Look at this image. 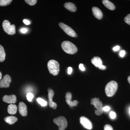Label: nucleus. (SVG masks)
Returning <instances> with one entry per match:
<instances>
[{
    "instance_id": "1",
    "label": "nucleus",
    "mask_w": 130,
    "mask_h": 130,
    "mask_svg": "<svg viewBox=\"0 0 130 130\" xmlns=\"http://www.w3.org/2000/svg\"><path fill=\"white\" fill-rule=\"evenodd\" d=\"M61 46L63 51L70 54H73L77 51V48L76 46L68 41L63 42L61 43Z\"/></svg>"
},
{
    "instance_id": "2",
    "label": "nucleus",
    "mask_w": 130,
    "mask_h": 130,
    "mask_svg": "<svg viewBox=\"0 0 130 130\" xmlns=\"http://www.w3.org/2000/svg\"><path fill=\"white\" fill-rule=\"evenodd\" d=\"M118 87V84L116 81H112L109 82L105 87V93L107 96H113L116 93Z\"/></svg>"
},
{
    "instance_id": "3",
    "label": "nucleus",
    "mask_w": 130,
    "mask_h": 130,
    "mask_svg": "<svg viewBox=\"0 0 130 130\" xmlns=\"http://www.w3.org/2000/svg\"><path fill=\"white\" fill-rule=\"evenodd\" d=\"M47 67L49 71L54 76L58 75L59 71V64L58 61L54 60H51L48 61Z\"/></svg>"
},
{
    "instance_id": "4",
    "label": "nucleus",
    "mask_w": 130,
    "mask_h": 130,
    "mask_svg": "<svg viewBox=\"0 0 130 130\" xmlns=\"http://www.w3.org/2000/svg\"><path fill=\"white\" fill-rule=\"evenodd\" d=\"M2 26L5 32L8 35H12L16 33L15 26L13 24L11 25L10 22L7 20L3 21Z\"/></svg>"
},
{
    "instance_id": "5",
    "label": "nucleus",
    "mask_w": 130,
    "mask_h": 130,
    "mask_svg": "<svg viewBox=\"0 0 130 130\" xmlns=\"http://www.w3.org/2000/svg\"><path fill=\"white\" fill-rule=\"evenodd\" d=\"M91 104L94 105L95 107L96 108L95 111V113L98 116L101 115L103 112V109L102 103L100 101V99L96 98H92L91 101Z\"/></svg>"
},
{
    "instance_id": "6",
    "label": "nucleus",
    "mask_w": 130,
    "mask_h": 130,
    "mask_svg": "<svg viewBox=\"0 0 130 130\" xmlns=\"http://www.w3.org/2000/svg\"><path fill=\"white\" fill-rule=\"evenodd\" d=\"M54 122L59 126V130H64L67 126V120L63 116L54 119Z\"/></svg>"
},
{
    "instance_id": "7",
    "label": "nucleus",
    "mask_w": 130,
    "mask_h": 130,
    "mask_svg": "<svg viewBox=\"0 0 130 130\" xmlns=\"http://www.w3.org/2000/svg\"><path fill=\"white\" fill-rule=\"evenodd\" d=\"M59 25L60 28L68 36L73 37H77V35L76 32L70 26L62 23H60Z\"/></svg>"
},
{
    "instance_id": "8",
    "label": "nucleus",
    "mask_w": 130,
    "mask_h": 130,
    "mask_svg": "<svg viewBox=\"0 0 130 130\" xmlns=\"http://www.w3.org/2000/svg\"><path fill=\"white\" fill-rule=\"evenodd\" d=\"M11 82V77L8 74L5 75L0 82V87L1 88H8L9 87L10 83Z\"/></svg>"
},
{
    "instance_id": "9",
    "label": "nucleus",
    "mask_w": 130,
    "mask_h": 130,
    "mask_svg": "<svg viewBox=\"0 0 130 130\" xmlns=\"http://www.w3.org/2000/svg\"><path fill=\"white\" fill-rule=\"evenodd\" d=\"M48 97L49 100V104L50 107L54 109H56L57 107V104L56 103L53 102V98L54 95V92L53 90L52 89L49 88L48 90Z\"/></svg>"
},
{
    "instance_id": "10",
    "label": "nucleus",
    "mask_w": 130,
    "mask_h": 130,
    "mask_svg": "<svg viewBox=\"0 0 130 130\" xmlns=\"http://www.w3.org/2000/svg\"><path fill=\"white\" fill-rule=\"evenodd\" d=\"M80 122L85 128L89 130L92 129L93 127L92 123L89 120L84 116H82L80 118Z\"/></svg>"
},
{
    "instance_id": "11",
    "label": "nucleus",
    "mask_w": 130,
    "mask_h": 130,
    "mask_svg": "<svg viewBox=\"0 0 130 130\" xmlns=\"http://www.w3.org/2000/svg\"><path fill=\"white\" fill-rule=\"evenodd\" d=\"M65 98H66V102L70 107L76 106L77 105L78 103V101L76 100H75L73 101H72V95L71 93L70 92H67L66 93Z\"/></svg>"
},
{
    "instance_id": "12",
    "label": "nucleus",
    "mask_w": 130,
    "mask_h": 130,
    "mask_svg": "<svg viewBox=\"0 0 130 130\" xmlns=\"http://www.w3.org/2000/svg\"><path fill=\"white\" fill-rule=\"evenodd\" d=\"M3 100L4 102L10 104H14L17 101L16 96L14 95H6L3 98Z\"/></svg>"
},
{
    "instance_id": "13",
    "label": "nucleus",
    "mask_w": 130,
    "mask_h": 130,
    "mask_svg": "<svg viewBox=\"0 0 130 130\" xmlns=\"http://www.w3.org/2000/svg\"><path fill=\"white\" fill-rule=\"evenodd\" d=\"M19 109L20 113L21 116H26L27 115V108L26 105L24 102L20 103L19 105Z\"/></svg>"
},
{
    "instance_id": "14",
    "label": "nucleus",
    "mask_w": 130,
    "mask_h": 130,
    "mask_svg": "<svg viewBox=\"0 0 130 130\" xmlns=\"http://www.w3.org/2000/svg\"><path fill=\"white\" fill-rule=\"evenodd\" d=\"M92 12L93 15L98 19L101 20L102 19L103 13L101 10L98 8L94 7L92 8Z\"/></svg>"
},
{
    "instance_id": "15",
    "label": "nucleus",
    "mask_w": 130,
    "mask_h": 130,
    "mask_svg": "<svg viewBox=\"0 0 130 130\" xmlns=\"http://www.w3.org/2000/svg\"><path fill=\"white\" fill-rule=\"evenodd\" d=\"M91 63L96 67L99 68L102 65V61L101 58L99 57H94L91 60Z\"/></svg>"
},
{
    "instance_id": "16",
    "label": "nucleus",
    "mask_w": 130,
    "mask_h": 130,
    "mask_svg": "<svg viewBox=\"0 0 130 130\" xmlns=\"http://www.w3.org/2000/svg\"><path fill=\"white\" fill-rule=\"evenodd\" d=\"M64 6L67 9L69 10L70 11L74 12L76 11V6L72 3H66L64 5Z\"/></svg>"
},
{
    "instance_id": "17",
    "label": "nucleus",
    "mask_w": 130,
    "mask_h": 130,
    "mask_svg": "<svg viewBox=\"0 0 130 130\" xmlns=\"http://www.w3.org/2000/svg\"><path fill=\"white\" fill-rule=\"evenodd\" d=\"M17 107L14 104H10L8 107L7 111L8 113L11 115L15 114L17 112Z\"/></svg>"
},
{
    "instance_id": "18",
    "label": "nucleus",
    "mask_w": 130,
    "mask_h": 130,
    "mask_svg": "<svg viewBox=\"0 0 130 130\" xmlns=\"http://www.w3.org/2000/svg\"><path fill=\"white\" fill-rule=\"evenodd\" d=\"M5 121L8 124L12 125L16 123L18 121V119L16 117L13 116H9L6 117L5 118Z\"/></svg>"
},
{
    "instance_id": "19",
    "label": "nucleus",
    "mask_w": 130,
    "mask_h": 130,
    "mask_svg": "<svg viewBox=\"0 0 130 130\" xmlns=\"http://www.w3.org/2000/svg\"><path fill=\"white\" fill-rule=\"evenodd\" d=\"M102 3L104 6L108 9L111 10H113L115 9V6L113 3L108 0H103L102 1Z\"/></svg>"
},
{
    "instance_id": "20",
    "label": "nucleus",
    "mask_w": 130,
    "mask_h": 130,
    "mask_svg": "<svg viewBox=\"0 0 130 130\" xmlns=\"http://www.w3.org/2000/svg\"><path fill=\"white\" fill-rule=\"evenodd\" d=\"M6 53L5 50L2 46L0 45V62H2L5 60Z\"/></svg>"
},
{
    "instance_id": "21",
    "label": "nucleus",
    "mask_w": 130,
    "mask_h": 130,
    "mask_svg": "<svg viewBox=\"0 0 130 130\" xmlns=\"http://www.w3.org/2000/svg\"><path fill=\"white\" fill-rule=\"evenodd\" d=\"M12 0H0V6H5L11 4Z\"/></svg>"
},
{
    "instance_id": "22",
    "label": "nucleus",
    "mask_w": 130,
    "mask_h": 130,
    "mask_svg": "<svg viewBox=\"0 0 130 130\" xmlns=\"http://www.w3.org/2000/svg\"><path fill=\"white\" fill-rule=\"evenodd\" d=\"M37 101L42 106H46L47 102L43 99L41 98H38L37 99Z\"/></svg>"
},
{
    "instance_id": "23",
    "label": "nucleus",
    "mask_w": 130,
    "mask_h": 130,
    "mask_svg": "<svg viewBox=\"0 0 130 130\" xmlns=\"http://www.w3.org/2000/svg\"><path fill=\"white\" fill-rule=\"evenodd\" d=\"M25 1L30 6L35 5L37 2V0H25Z\"/></svg>"
},
{
    "instance_id": "24",
    "label": "nucleus",
    "mask_w": 130,
    "mask_h": 130,
    "mask_svg": "<svg viewBox=\"0 0 130 130\" xmlns=\"http://www.w3.org/2000/svg\"><path fill=\"white\" fill-rule=\"evenodd\" d=\"M33 97H34V95H33V94L31 93H28L26 95V98H27V100L29 102L32 101Z\"/></svg>"
},
{
    "instance_id": "25",
    "label": "nucleus",
    "mask_w": 130,
    "mask_h": 130,
    "mask_svg": "<svg viewBox=\"0 0 130 130\" xmlns=\"http://www.w3.org/2000/svg\"><path fill=\"white\" fill-rule=\"evenodd\" d=\"M124 21L126 23L130 25V14L126 16L124 18Z\"/></svg>"
},
{
    "instance_id": "26",
    "label": "nucleus",
    "mask_w": 130,
    "mask_h": 130,
    "mask_svg": "<svg viewBox=\"0 0 130 130\" xmlns=\"http://www.w3.org/2000/svg\"><path fill=\"white\" fill-rule=\"evenodd\" d=\"M109 116L112 119H115L116 116V113L113 111H111L109 113Z\"/></svg>"
},
{
    "instance_id": "27",
    "label": "nucleus",
    "mask_w": 130,
    "mask_h": 130,
    "mask_svg": "<svg viewBox=\"0 0 130 130\" xmlns=\"http://www.w3.org/2000/svg\"><path fill=\"white\" fill-rule=\"evenodd\" d=\"M104 130H113L111 126L109 124L106 125L104 126Z\"/></svg>"
},
{
    "instance_id": "28",
    "label": "nucleus",
    "mask_w": 130,
    "mask_h": 130,
    "mask_svg": "<svg viewBox=\"0 0 130 130\" xmlns=\"http://www.w3.org/2000/svg\"><path fill=\"white\" fill-rule=\"evenodd\" d=\"M103 111L105 112H107L109 111L110 109V107L108 106H106L103 107Z\"/></svg>"
},
{
    "instance_id": "29",
    "label": "nucleus",
    "mask_w": 130,
    "mask_h": 130,
    "mask_svg": "<svg viewBox=\"0 0 130 130\" xmlns=\"http://www.w3.org/2000/svg\"><path fill=\"white\" fill-rule=\"evenodd\" d=\"M125 51L124 50H122L120 52L119 55L120 57H123L125 55Z\"/></svg>"
},
{
    "instance_id": "30",
    "label": "nucleus",
    "mask_w": 130,
    "mask_h": 130,
    "mask_svg": "<svg viewBox=\"0 0 130 130\" xmlns=\"http://www.w3.org/2000/svg\"><path fill=\"white\" fill-rule=\"evenodd\" d=\"M79 69L81 70V71H84L85 70V68L84 67V65L82 64H80L79 66Z\"/></svg>"
},
{
    "instance_id": "31",
    "label": "nucleus",
    "mask_w": 130,
    "mask_h": 130,
    "mask_svg": "<svg viewBox=\"0 0 130 130\" xmlns=\"http://www.w3.org/2000/svg\"><path fill=\"white\" fill-rule=\"evenodd\" d=\"M28 31V29H27L26 28H21V29H20V32H21V33H26L27 32V31Z\"/></svg>"
},
{
    "instance_id": "32",
    "label": "nucleus",
    "mask_w": 130,
    "mask_h": 130,
    "mask_svg": "<svg viewBox=\"0 0 130 130\" xmlns=\"http://www.w3.org/2000/svg\"><path fill=\"white\" fill-rule=\"evenodd\" d=\"M120 48V47L119 46H116L114 47L113 50L114 51H116L119 50Z\"/></svg>"
},
{
    "instance_id": "33",
    "label": "nucleus",
    "mask_w": 130,
    "mask_h": 130,
    "mask_svg": "<svg viewBox=\"0 0 130 130\" xmlns=\"http://www.w3.org/2000/svg\"><path fill=\"white\" fill-rule=\"evenodd\" d=\"M72 72V68L71 67H69L68 68V74H71Z\"/></svg>"
},
{
    "instance_id": "34",
    "label": "nucleus",
    "mask_w": 130,
    "mask_h": 130,
    "mask_svg": "<svg viewBox=\"0 0 130 130\" xmlns=\"http://www.w3.org/2000/svg\"><path fill=\"white\" fill-rule=\"evenodd\" d=\"M23 22L26 25H29L30 24V22L29 21V20H27L24 19L23 20Z\"/></svg>"
},
{
    "instance_id": "35",
    "label": "nucleus",
    "mask_w": 130,
    "mask_h": 130,
    "mask_svg": "<svg viewBox=\"0 0 130 130\" xmlns=\"http://www.w3.org/2000/svg\"><path fill=\"white\" fill-rule=\"evenodd\" d=\"M99 68L100 69V70H106V66L102 65Z\"/></svg>"
},
{
    "instance_id": "36",
    "label": "nucleus",
    "mask_w": 130,
    "mask_h": 130,
    "mask_svg": "<svg viewBox=\"0 0 130 130\" xmlns=\"http://www.w3.org/2000/svg\"><path fill=\"white\" fill-rule=\"evenodd\" d=\"M2 78V74L1 72H0V82Z\"/></svg>"
},
{
    "instance_id": "37",
    "label": "nucleus",
    "mask_w": 130,
    "mask_h": 130,
    "mask_svg": "<svg viewBox=\"0 0 130 130\" xmlns=\"http://www.w3.org/2000/svg\"><path fill=\"white\" fill-rule=\"evenodd\" d=\"M128 82H129V84H130V76L128 77Z\"/></svg>"
},
{
    "instance_id": "38",
    "label": "nucleus",
    "mask_w": 130,
    "mask_h": 130,
    "mask_svg": "<svg viewBox=\"0 0 130 130\" xmlns=\"http://www.w3.org/2000/svg\"><path fill=\"white\" fill-rule=\"evenodd\" d=\"M129 113H130V108H129Z\"/></svg>"
}]
</instances>
